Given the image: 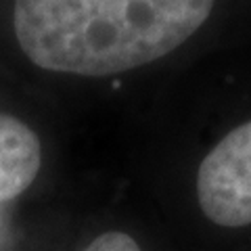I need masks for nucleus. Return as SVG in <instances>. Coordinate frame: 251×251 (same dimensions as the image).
<instances>
[{"instance_id": "nucleus-2", "label": "nucleus", "mask_w": 251, "mask_h": 251, "mask_svg": "<svg viewBox=\"0 0 251 251\" xmlns=\"http://www.w3.org/2000/svg\"><path fill=\"white\" fill-rule=\"evenodd\" d=\"M197 199L207 220L226 228L251 224V122L230 130L205 155Z\"/></svg>"}, {"instance_id": "nucleus-3", "label": "nucleus", "mask_w": 251, "mask_h": 251, "mask_svg": "<svg viewBox=\"0 0 251 251\" xmlns=\"http://www.w3.org/2000/svg\"><path fill=\"white\" fill-rule=\"evenodd\" d=\"M42 161L40 140L17 117L0 113V203L15 199L34 182Z\"/></svg>"}, {"instance_id": "nucleus-4", "label": "nucleus", "mask_w": 251, "mask_h": 251, "mask_svg": "<svg viewBox=\"0 0 251 251\" xmlns=\"http://www.w3.org/2000/svg\"><path fill=\"white\" fill-rule=\"evenodd\" d=\"M82 251H140V247L130 234L111 230V232H105L100 237H97Z\"/></svg>"}, {"instance_id": "nucleus-1", "label": "nucleus", "mask_w": 251, "mask_h": 251, "mask_svg": "<svg viewBox=\"0 0 251 251\" xmlns=\"http://www.w3.org/2000/svg\"><path fill=\"white\" fill-rule=\"evenodd\" d=\"M214 0H15V36L34 65L103 77L166 57L207 21Z\"/></svg>"}]
</instances>
